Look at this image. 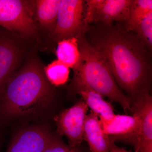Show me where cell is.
<instances>
[{
	"mask_svg": "<svg viewBox=\"0 0 152 152\" xmlns=\"http://www.w3.org/2000/svg\"><path fill=\"white\" fill-rule=\"evenodd\" d=\"M60 0L36 1V15L41 26L52 34L56 24Z\"/></svg>",
	"mask_w": 152,
	"mask_h": 152,
	"instance_id": "obj_14",
	"label": "cell"
},
{
	"mask_svg": "<svg viewBox=\"0 0 152 152\" xmlns=\"http://www.w3.org/2000/svg\"><path fill=\"white\" fill-rule=\"evenodd\" d=\"M88 110L86 103L80 101L69 108L62 111L55 118L57 132L60 135L67 137L70 146H80L84 140Z\"/></svg>",
	"mask_w": 152,
	"mask_h": 152,
	"instance_id": "obj_7",
	"label": "cell"
},
{
	"mask_svg": "<svg viewBox=\"0 0 152 152\" xmlns=\"http://www.w3.org/2000/svg\"><path fill=\"white\" fill-rule=\"evenodd\" d=\"M74 91L80 95L83 101L92 112L97 115L99 118L110 121L115 116L114 110L111 104L105 100L104 97L94 91L86 87H82Z\"/></svg>",
	"mask_w": 152,
	"mask_h": 152,
	"instance_id": "obj_13",
	"label": "cell"
},
{
	"mask_svg": "<svg viewBox=\"0 0 152 152\" xmlns=\"http://www.w3.org/2000/svg\"><path fill=\"white\" fill-rule=\"evenodd\" d=\"M50 137L42 128H28L15 136L6 152H44Z\"/></svg>",
	"mask_w": 152,
	"mask_h": 152,
	"instance_id": "obj_10",
	"label": "cell"
},
{
	"mask_svg": "<svg viewBox=\"0 0 152 152\" xmlns=\"http://www.w3.org/2000/svg\"><path fill=\"white\" fill-rule=\"evenodd\" d=\"M132 0H87L85 1L83 23L87 27L93 23L113 24L124 23Z\"/></svg>",
	"mask_w": 152,
	"mask_h": 152,
	"instance_id": "obj_5",
	"label": "cell"
},
{
	"mask_svg": "<svg viewBox=\"0 0 152 152\" xmlns=\"http://www.w3.org/2000/svg\"><path fill=\"white\" fill-rule=\"evenodd\" d=\"M85 1L60 0L56 24L52 35L57 42L84 34L87 27L83 23Z\"/></svg>",
	"mask_w": 152,
	"mask_h": 152,
	"instance_id": "obj_4",
	"label": "cell"
},
{
	"mask_svg": "<svg viewBox=\"0 0 152 152\" xmlns=\"http://www.w3.org/2000/svg\"><path fill=\"white\" fill-rule=\"evenodd\" d=\"M95 23L87 26L85 37L107 65L117 84L132 102L150 94L152 53L122 23Z\"/></svg>",
	"mask_w": 152,
	"mask_h": 152,
	"instance_id": "obj_1",
	"label": "cell"
},
{
	"mask_svg": "<svg viewBox=\"0 0 152 152\" xmlns=\"http://www.w3.org/2000/svg\"><path fill=\"white\" fill-rule=\"evenodd\" d=\"M53 90L41 66L31 61L11 76L0 99V125L8 119L34 113L51 99Z\"/></svg>",
	"mask_w": 152,
	"mask_h": 152,
	"instance_id": "obj_2",
	"label": "cell"
},
{
	"mask_svg": "<svg viewBox=\"0 0 152 152\" xmlns=\"http://www.w3.org/2000/svg\"><path fill=\"white\" fill-rule=\"evenodd\" d=\"M133 32L151 53L152 50V12L148 14Z\"/></svg>",
	"mask_w": 152,
	"mask_h": 152,
	"instance_id": "obj_18",
	"label": "cell"
},
{
	"mask_svg": "<svg viewBox=\"0 0 152 152\" xmlns=\"http://www.w3.org/2000/svg\"><path fill=\"white\" fill-rule=\"evenodd\" d=\"M131 113L140 121L138 142L134 151L152 152V97L147 94L132 102Z\"/></svg>",
	"mask_w": 152,
	"mask_h": 152,
	"instance_id": "obj_9",
	"label": "cell"
},
{
	"mask_svg": "<svg viewBox=\"0 0 152 152\" xmlns=\"http://www.w3.org/2000/svg\"><path fill=\"white\" fill-rule=\"evenodd\" d=\"M115 115L110 121L99 118L101 128L111 141L121 142L136 148L138 142L140 121L137 115Z\"/></svg>",
	"mask_w": 152,
	"mask_h": 152,
	"instance_id": "obj_8",
	"label": "cell"
},
{
	"mask_svg": "<svg viewBox=\"0 0 152 152\" xmlns=\"http://www.w3.org/2000/svg\"><path fill=\"white\" fill-rule=\"evenodd\" d=\"M26 3L19 0H0V26L31 37L37 34V28Z\"/></svg>",
	"mask_w": 152,
	"mask_h": 152,
	"instance_id": "obj_6",
	"label": "cell"
},
{
	"mask_svg": "<svg viewBox=\"0 0 152 152\" xmlns=\"http://www.w3.org/2000/svg\"><path fill=\"white\" fill-rule=\"evenodd\" d=\"M45 75L52 85L61 86L68 81L69 75V68L58 60H55L44 68Z\"/></svg>",
	"mask_w": 152,
	"mask_h": 152,
	"instance_id": "obj_17",
	"label": "cell"
},
{
	"mask_svg": "<svg viewBox=\"0 0 152 152\" xmlns=\"http://www.w3.org/2000/svg\"><path fill=\"white\" fill-rule=\"evenodd\" d=\"M56 55L58 60L68 67L73 69L77 67L80 62L77 39L69 38L58 42Z\"/></svg>",
	"mask_w": 152,
	"mask_h": 152,
	"instance_id": "obj_15",
	"label": "cell"
},
{
	"mask_svg": "<svg viewBox=\"0 0 152 152\" xmlns=\"http://www.w3.org/2000/svg\"><path fill=\"white\" fill-rule=\"evenodd\" d=\"M44 152H86L80 146L72 147L66 145L61 139L51 136Z\"/></svg>",
	"mask_w": 152,
	"mask_h": 152,
	"instance_id": "obj_19",
	"label": "cell"
},
{
	"mask_svg": "<svg viewBox=\"0 0 152 152\" xmlns=\"http://www.w3.org/2000/svg\"><path fill=\"white\" fill-rule=\"evenodd\" d=\"M80 54L78 66L73 69L72 87L74 91L86 87L119 104L126 114L131 113L132 102L118 86L109 67L87 40L85 34L77 38Z\"/></svg>",
	"mask_w": 152,
	"mask_h": 152,
	"instance_id": "obj_3",
	"label": "cell"
},
{
	"mask_svg": "<svg viewBox=\"0 0 152 152\" xmlns=\"http://www.w3.org/2000/svg\"><path fill=\"white\" fill-rule=\"evenodd\" d=\"M20 48L13 40L0 37V99L20 60Z\"/></svg>",
	"mask_w": 152,
	"mask_h": 152,
	"instance_id": "obj_11",
	"label": "cell"
},
{
	"mask_svg": "<svg viewBox=\"0 0 152 152\" xmlns=\"http://www.w3.org/2000/svg\"><path fill=\"white\" fill-rule=\"evenodd\" d=\"M110 152H137L134 151V152L128 151L123 148H120L116 145L115 143L112 142L111 144Z\"/></svg>",
	"mask_w": 152,
	"mask_h": 152,
	"instance_id": "obj_20",
	"label": "cell"
},
{
	"mask_svg": "<svg viewBox=\"0 0 152 152\" xmlns=\"http://www.w3.org/2000/svg\"><path fill=\"white\" fill-rule=\"evenodd\" d=\"M152 12V0H132L127 18L123 25L128 31L134 30Z\"/></svg>",
	"mask_w": 152,
	"mask_h": 152,
	"instance_id": "obj_16",
	"label": "cell"
},
{
	"mask_svg": "<svg viewBox=\"0 0 152 152\" xmlns=\"http://www.w3.org/2000/svg\"><path fill=\"white\" fill-rule=\"evenodd\" d=\"M98 117L92 111L87 115L84 140L88 142L91 152H110L112 142L102 129Z\"/></svg>",
	"mask_w": 152,
	"mask_h": 152,
	"instance_id": "obj_12",
	"label": "cell"
}]
</instances>
